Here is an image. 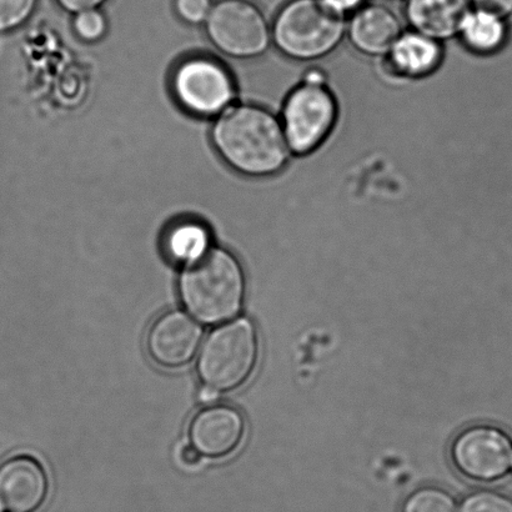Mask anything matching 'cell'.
<instances>
[{
  "instance_id": "1",
  "label": "cell",
  "mask_w": 512,
  "mask_h": 512,
  "mask_svg": "<svg viewBox=\"0 0 512 512\" xmlns=\"http://www.w3.org/2000/svg\"><path fill=\"white\" fill-rule=\"evenodd\" d=\"M212 137L225 162L248 177L278 174L293 155L280 118L261 105L229 108L214 124Z\"/></svg>"
},
{
  "instance_id": "2",
  "label": "cell",
  "mask_w": 512,
  "mask_h": 512,
  "mask_svg": "<svg viewBox=\"0 0 512 512\" xmlns=\"http://www.w3.org/2000/svg\"><path fill=\"white\" fill-rule=\"evenodd\" d=\"M245 274L227 250L209 248L185 264L179 294L185 309L200 323L213 325L235 318L243 308Z\"/></svg>"
},
{
  "instance_id": "3",
  "label": "cell",
  "mask_w": 512,
  "mask_h": 512,
  "mask_svg": "<svg viewBox=\"0 0 512 512\" xmlns=\"http://www.w3.org/2000/svg\"><path fill=\"white\" fill-rule=\"evenodd\" d=\"M345 14L324 0H290L276 14L271 39L281 54L295 62L328 57L346 35Z\"/></svg>"
},
{
  "instance_id": "4",
  "label": "cell",
  "mask_w": 512,
  "mask_h": 512,
  "mask_svg": "<svg viewBox=\"0 0 512 512\" xmlns=\"http://www.w3.org/2000/svg\"><path fill=\"white\" fill-rule=\"evenodd\" d=\"M339 105L321 69H310L285 98L280 120L291 153L304 157L318 150L338 123Z\"/></svg>"
},
{
  "instance_id": "5",
  "label": "cell",
  "mask_w": 512,
  "mask_h": 512,
  "mask_svg": "<svg viewBox=\"0 0 512 512\" xmlns=\"http://www.w3.org/2000/svg\"><path fill=\"white\" fill-rule=\"evenodd\" d=\"M259 359L258 333L249 319H237L215 328L204 341L198 359L203 385L228 393L247 383Z\"/></svg>"
},
{
  "instance_id": "6",
  "label": "cell",
  "mask_w": 512,
  "mask_h": 512,
  "mask_svg": "<svg viewBox=\"0 0 512 512\" xmlns=\"http://www.w3.org/2000/svg\"><path fill=\"white\" fill-rule=\"evenodd\" d=\"M207 30L215 47L239 59L258 58L273 42L263 10L249 0H222L215 4L207 19Z\"/></svg>"
},
{
  "instance_id": "7",
  "label": "cell",
  "mask_w": 512,
  "mask_h": 512,
  "mask_svg": "<svg viewBox=\"0 0 512 512\" xmlns=\"http://www.w3.org/2000/svg\"><path fill=\"white\" fill-rule=\"evenodd\" d=\"M451 460L465 478L493 483L511 471L512 439L496 426H471L456 436L451 445Z\"/></svg>"
},
{
  "instance_id": "8",
  "label": "cell",
  "mask_w": 512,
  "mask_h": 512,
  "mask_svg": "<svg viewBox=\"0 0 512 512\" xmlns=\"http://www.w3.org/2000/svg\"><path fill=\"white\" fill-rule=\"evenodd\" d=\"M175 97L190 113L212 117L222 113L235 98V83L218 60L197 57L185 60L173 77Z\"/></svg>"
},
{
  "instance_id": "9",
  "label": "cell",
  "mask_w": 512,
  "mask_h": 512,
  "mask_svg": "<svg viewBox=\"0 0 512 512\" xmlns=\"http://www.w3.org/2000/svg\"><path fill=\"white\" fill-rule=\"evenodd\" d=\"M203 335L202 326L192 316L173 310L154 321L145 345L155 364L165 369H178L193 360Z\"/></svg>"
},
{
  "instance_id": "10",
  "label": "cell",
  "mask_w": 512,
  "mask_h": 512,
  "mask_svg": "<svg viewBox=\"0 0 512 512\" xmlns=\"http://www.w3.org/2000/svg\"><path fill=\"white\" fill-rule=\"evenodd\" d=\"M245 420L234 406L210 405L200 410L189 425L190 444L205 458H225L242 444Z\"/></svg>"
},
{
  "instance_id": "11",
  "label": "cell",
  "mask_w": 512,
  "mask_h": 512,
  "mask_svg": "<svg viewBox=\"0 0 512 512\" xmlns=\"http://www.w3.org/2000/svg\"><path fill=\"white\" fill-rule=\"evenodd\" d=\"M48 476L29 456H15L0 465V506L9 512H33L48 495Z\"/></svg>"
},
{
  "instance_id": "12",
  "label": "cell",
  "mask_w": 512,
  "mask_h": 512,
  "mask_svg": "<svg viewBox=\"0 0 512 512\" xmlns=\"http://www.w3.org/2000/svg\"><path fill=\"white\" fill-rule=\"evenodd\" d=\"M403 33L398 15L383 4L363 5L346 24L351 45L371 58H385Z\"/></svg>"
},
{
  "instance_id": "13",
  "label": "cell",
  "mask_w": 512,
  "mask_h": 512,
  "mask_svg": "<svg viewBox=\"0 0 512 512\" xmlns=\"http://www.w3.org/2000/svg\"><path fill=\"white\" fill-rule=\"evenodd\" d=\"M470 10V0H406L405 17L415 32L443 43L458 37Z\"/></svg>"
},
{
  "instance_id": "14",
  "label": "cell",
  "mask_w": 512,
  "mask_h": 512,
  "mask_svg": "<svg viewBox=\"0 0 512 512\" xmlns=\"http://www.w3.org/2000/svg\"><path fill=\"white\" fill-rule=\"evenodd\" d=\"M385 58L389 60L391 70L399 77L421 79L429 77L440 68L444 50L438 40L411 30L400 35Z\"/></svg>"
},
{
  "instance_id": "15",
  "label": "cell",
  "mask_w": 512,
  "mask_h": 512,
  "mask_svg": "<svg viewBox=\"0 0 512 512\" xmlns=\"http://www.w3.org/2000/svg\"><path fill=\"white\" fill-rule=\"evenodd\" d=\"M459 37L470 52L490 55L504 47L508 39V27L504 19L471 8L461 25Z\"/></svg>"
},
{
  "instance_id": "16",
  "label": "cell",
  "mask_w": 512,
  "mask_h": 512,
  "mask_svg": "<svg viewBox=\"0 0 512 512\" xmlns=\"http://www.w3.org/2000/svg\"><path fill=\"white\" fill-rule=\"evenodd\" d=\"M209 239L208 230L202 224L183 222L170 230L165 244L173 259L187 264L209 249Z\"/></svg>"
},
{
  "instance_id": "17",
  "label": "cell",
  "mask_w": 512,
  "mask_h": 512,
  "mask_svg": "<svg viewBox=\"0 0 512 512\" xmlns=\"http://www.w3.org/2000/svg\"><path fill=\"white\" fill-rule=\"evenodd\" d=\"M401 512H458L449 493L439 488H424L415 491L406 499Z\"/></svg>"
},
{
  "instance_id": "18",
  "label": "cell",
  "mask_w": 512,
  "mask_h": 512,
  "mask_svg": "<svg viewBox=\"0 0 512 512\" xmlns=\"http://www.w3.org/2000/svg\"><path fill=\"white\" fill-rule=\"evenodd\" d=\"M459 512H512V498L495 490L476 491L463 501Z\"/></svg>"
},
{
  "instance_id": "19",
  "label": "cell",
  "mask_w": 512,
  "mask_h": 512,
  "mask_svg": "<svg viewBox=\"0 0 512 512\" xmlns=\"http://www.w3.org/2000/svg\"><path fill=\"white\" fill-rule=\"evenodd\" d=\"M37 0H0V32H8L27 22Z\"/></svg>"
},
{
  "instance_id": "20",
  "label": "cell",
  "mask_w": 512,
  "mask_h": 512,
  "mask_svg": "<svg viewBox=\"0 0 512 512\" xmlns=\"http://www.w3.org/2000/svg\"><path fill=\"white\" fill-rule=\"evenodd\" d=\"M75 33L84 42L94 43L104 37L107 32V20L97 9L78 13L74 20Z\"/></svg>"
},
{
  "instance_id": "21",
  "label": "cell",
  "mask_w": 512,
  "mask_h": 512,
  "mask_svg": "<svg viewBox=\"0 0 512 512\" xmlns=\"http://www.w3.org/2000/svg\"><path fill=\"white\" fill-rule=\"evenodd\" d=\"M175 9L184 22L200 24L209 17L210 0H175Z\"/></svg>"
},
{
  "instance_id": "22",
  "label": "cell",
  "mask_w": 512,
  "mask_h": 512,
  "mask_svg": "<svg viewBox=\"0 0 512 512\" xmlns=\"http://www.w3.org/2000/svg\"><path fill=\"white\" fill-rule=\"evenodd\" d=\"M471 8L488 13L500 19L512 15V0H470Z\"/></svg>"
},
{
  "instance_id": "23",
  "label": "cell",
  "mask_w": 512,
  "mask_h": 512,
  "mask_svg": "<svg viewBox=\"0 0 512 512\" xmlns=\"http://www.w3.org/2000/svg\"><path fill=\"white\" fill-rule=\"evenodd\" d=\"M105 0H58L64 9L69 12L80 13L85 10L95 9L98 5L103 4Z\"/></svg>"
},
{
  "instance_id": "24",
  "label": "cell",
  "mask_w": 512,
  "mask_h": 512,
  "mask_svg": "<svg viewBox=\"0 0 512 512\" xmlns=\"http://www.w3.org/2000/svg\"><path fill=\"white\" fill-rule=\"evenodd\" d=\"M202 455L198 453V450L194 448L192 444L183 445L179 451V460L185 466H195L200 463Z\"/></svg>"
},
{
  "instance_id": "25",
  "label": "cell",
  "mask_w": 512,
  "mask_h": 512,
  "mask_svg": "<svg viewBox=\"0 0 512 512\" xmlns=\"http://www.w3.org/2000/svg\"><path fill=\"white\" fill-rule=\"evenodd\" d=\"M325 3H328L330 7H333L336 10H339L340 13H354L355 10L363 7L365 5L366 0H324Z\"/></svg>"
},
{
  "instance_id": "26",
  "label": "cell",
  "mask_w": 512,
  "mask_h": 512,
  "mask_svg": "<svg viewBox=\"0 0 512 512\" xmlns=\"http://www.w3.org/2000/svg\"><path fill=\"white\" fill-rule=\"evenodd\" d=\"M219 396L218 391L208 388L203 385L202 390L199 391V400L205 404H212L213 401L217 400Z\"/></svg>"
},
{
  "instance_id": "27",
  "label": "cell",
  "mask_w": 512,
  "mask_h": 512,
  "mask_svg": "<svg viewBox=\"0 0 512 512\" xmlns=\"http://www.w3.org/2000/svg\"><path fill=\"white\" fill-rule=\"evenodd\" d=\"M393 2H406V0H393Z\"/></svg>"
},
{
  "instance_id": "28",
  "label": "cell",
  "mask_w": 512,
  "mask_h": 512,
  "mask_svg": "<svg viewBox=\"0 0 512 512\" xmlns=\"http://www.w3.org/2000/svg\"><path fill=\"white\" fill-rule=\"evenodd\" d=\"M511 471H512V460H511Z\"/></svg>"
}]
</instances>
